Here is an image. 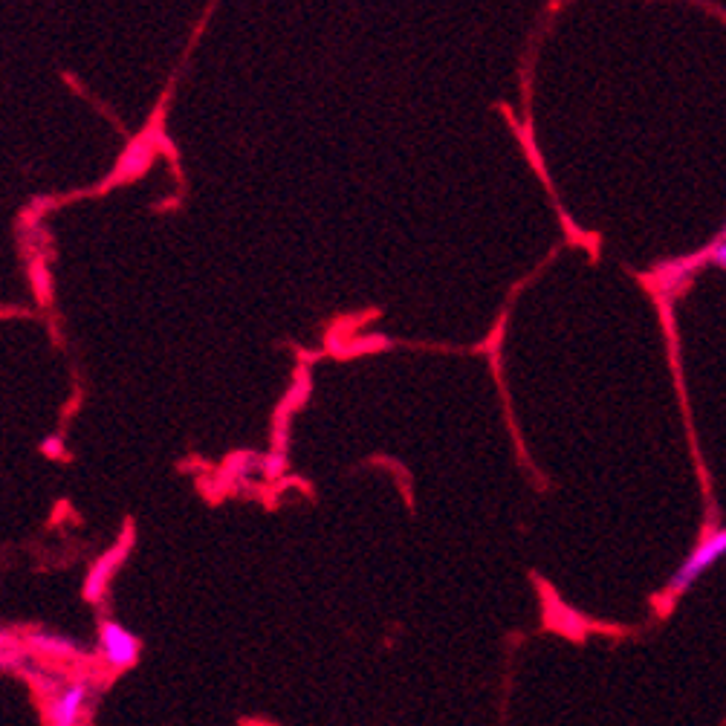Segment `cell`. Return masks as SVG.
<instances>
[{
    "label": "cell",
    "mask_w": 726,
    "mask_h": 726,
    "mask_svg": "<svg viewBox=\"0 0 726 726\" xmlns=\"http://www.w3.org/2000/svg\"><path fill=\"white\" fill-rule=\"evenodd\" d=\"M724 556H726V527L709 530L706 536L700 538L698 547L689 550V556H686V559L677 565V570H674L672 576H669V585H666L663 596H669V599L683 596V593L689 591L709 567L718 565Z\"/></svg>",
    "instance_id": "6da1fadb"
},
{
    "label": "cell",
    "mask_w": 726,
    "mask_h": 726,
    "mask_svg": "<svg viewBox=\"0 0 726 726\" xmlns=\"http://www.w3.org/2000/svg\"><path fill=\"white\" fill-rule=\"evenodd\" d=\"M24 646L35 654H47V657H55V660H73V657H81L84 651L76 640L64 637V634H55V631H44V628H35L29 631L24 637Z\"/></svg>",
    "instance_id": "5b68a950"
},
{
    "label": "cell",
    "mask_w": 726,
    "mask_h": 726,
    "mask_svg": "<svg viewBox=\"0 0 726 726\" xmlns=\"http://www.w3.org/2000/svg\"><path fill=\"white\" fill-rule=\"evenodd\" d=\"M96 654H99L102 666L110 672H128L142 657V640L136 637L134 631H128L122 622L105 617L99 622Z\"/></svg>",
    "instance_id": "7a4b0ae2"
},
{
    "label": "cell",
    "mask_w": 726,
    "mask_h": 726,
    "mask_svg": "<svg viewBox=\"0 0 726 726\" xmlns=\"http://www.w3.org/2000/svg\"><path fill=\"white\" fill-rule=\"evenodd\" d=\"M93 703V686L87 680H73L55 686L44 700V724L47 726H79Z\"/></svg>",
    "instance_id": "3957f363"
},
{
    "label": "cell",
    "mask_w": 726,
    "mask_h": 726,
    "mask_svg": "<svg viewBox=\"0 0 726 726\" xmlns=\"http://www.w3.org/2000/svg\"><path fill=\"white\" fill-rule=\"evenodd\" d=\"M128 550H131V533L122 538L113 550H108L96 565L90 567V573H87V579H84V599H87V602L99 605V602L108 596L110 579H113V573L119 570V565L128 559Z\"/></svg>",
    "instance_id": "277c9868"
},
{
    "label": "cell",
    "mask_w": 726,
    "mask_h": 726,
    "mask_svg": "<svg viewBox=\"0 0 726 726\" xmlns=\"http://www.w3.org/2000/svg\"><path fill=\"white\" fill-rule=\"evenodd\" d=\"M709 261L715 264L718 269H724L726 272V238L724 241H718L712 246V252H709Z\"/></svg>",
    "instance_id": "8992f818"
}]
</instances>
